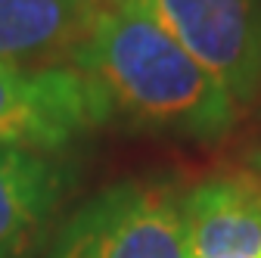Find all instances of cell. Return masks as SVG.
<instances>
[{
	"instance_id": "cell-4",
	"label": "cell",
	"mask_w": 261,
	"mask_h": 258,
	"mask_svg": "<svg viewBox=\"0 0 261 258\" xmlns=\"http://www.w3.org/2000/svg\"><path fill=\"white\" fill-rule=\"evenodd\" d=\"M237 106L261 90V0H140Z\"/></svg>"
},
{
	"instance_id": "cell-2",
	"label": "cell",
	"mask_w": 261,
	"mask_h": 258,
	"mask_svg": "<svg viewBox=\"0 0 261 258\" xmlns=\"http://www.w3.org/2000/svg\"><path fill=\"white\" fill-rule=\"evenodd\" d=\"M41 258H190L184 196L124 180L87 199Z\"/></svg>"
},
{
	"instance_id": "cell-6",
	"label": "cell",
	"mask_w": 261,
	"mask_h": 258,
	"mask_svg": "<svg viewBox=\"0 0 261 258\" xmlns=\"http://www.w3.org/2000/svg\"><path fill=\"white\" fill-rule=\"evenodd\" d=\"M100 0H0V62L72 66Z\"/></svg>"
},
{
	"instance_id": "cell-5",
	"label": "cell",
	"mask_w": 261,
	"mask_h": 258,
	"mask_svg": "<svg viewBox=\"0 0 261 258\" xmlns=\"http://www.w3.org/2000/svg\"><path fill=\"white\" fill-rule=\"evenodd\" d=\"M190 258H261V180L212 174L184 196Z\"/></svg>"
},
{
	"instance_id": "cell-7",
	"label": "cell",
	"mask_w": 261,
	"mask_h": 258,
	"mask_svg": "<svg viewBox=\"0 0 261 258\" xmlns=\"http://www.w3.org/2000/svg\"><path fill=\"white\" fill-rule=\"evenodd\" d=\"M65 168L50 152L0 146V258H19L59 205Z\"/></svg>"
},
{
	"instance_id": "cell-8",
	"label": "cell",
	"mask_w": 261,
	"mask_h": 258,
	"mask_svg": "<svg viewBox=\"0 0 261 258\" xmlns=\"http://www.w3.org/2000/svg\"><path fill=\"white\" fill-rule=\"evenodd\" d=\"M252 168H255V177L261 180V146H258V149L252 152Z\"/></svg>"
},
{
	"instance_id": "cell-3",
	"label": "cell",
	"mask_w": 261,
	"mask_h": 258,
	"mask_svg": "<svg viewBox=\"0 0 261 258\" xmlns=\"http://www.w3.org/2000/svg\"><path fill=\"white\" fill-rule=\"evenodd\" d=\"M109 115L103 90L75 66L0 62V146L56 152Z\"/></svg>"
},
{
	"instance_id": "cell-1",
	"label": "cell",
	"mask_w": 261,
	"mask_h": 258,
	"mask_svg": "<svg viewBox=\"0 0 261 258\" xmlns=\"http://www.w3.org/2000/svg\"><path fill=\"white\" fill-rule=\"evenodd\" d=\"M72 66L137 127L218 140L237 121V100L193 59L140 0H103Z\"/></svg>"
}]
</instances>
